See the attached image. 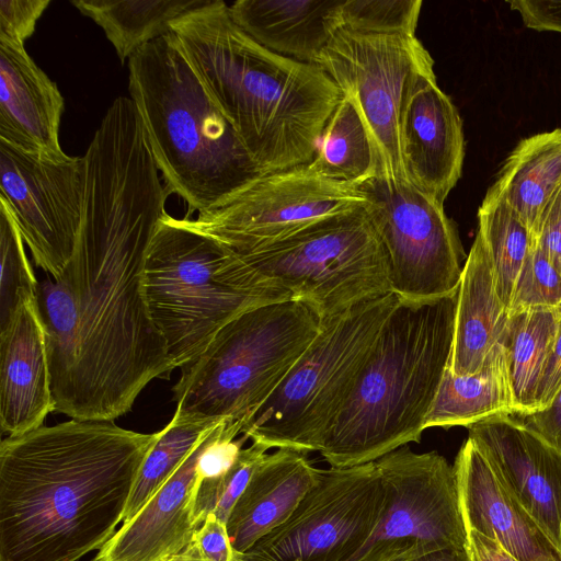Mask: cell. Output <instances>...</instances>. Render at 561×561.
Segmentation results:
<instances>
[{
	"instance_id": "8",
	"label": "cell",
	"mask_w": 561,
	"mask_h": 561,
	"mask_svg": "<svg viewBox=\"0 0 561 561\" xmlns=\"http://www.w3.org/2000/svg\"><path fill=\"white\" fill-rule=\"evenodd\" d=\"M227 249L167 214L152 237L144 267V297L173 368L193 362L238 316L284 301L241 289L217 271Z\"/></svg>"
},
{
	"instance_id": "20",
	"label": "cell",
	"mask_w": 561,
	"mask_h": 561,
	"mask_svg": "<svg viewBox=\"0 0 561 561\" xmlns=\"http://www.w3.org/2000/svg\"><path fill=\"white\" fill-rule=\"evenodd\" d=\"M55 412L44 329L36 297H24L0 328V426L16 436Z\"/></svg>"
},
{
	"instance_id": "3",
	"label": "cell",
	"mask_w": 561,
	"mask_h": 561,
	"mask_svg": "<svg viewBox=\"0 0 561 561\" xmlns=\"http://www.w3.org/2000/svg\"><path fill=\"white\" fill-rule=\"evenodd\" d=\"M184 56L262 174L308 164L342 99L317 65L278 55L250 37L221 0L171 22Z\"/></svg>"
},
{
	"instance_id": "7",
	"label": "cell",
	"mask_w": 561,
	"mask_h": 561,
	"mask_svg": "<svg viewBox=\"0 0 561 561\" xmlns=\"http://www.w3.org/2000/svg\"><path fill=\"white\" fill-rule=\"evenodd\" d=\"M399 299L389 293L320 319L313 341L241 435L270 449L320 451Z\"/></svg>"
},
{
	"instance_id": "28",
	"label": "cell",
	"mask_w": 561,
	"mask_h": 561,
	"mask_svg": "<svg viewBox=\"0 0 561 561\" xmlns=\"http://www.w3.org/2000/svg\"><path fill=\"white\" fill-rule=\"evenodd\" d=\"M561 308H538L510 316L503 341L516 414L535 412L536 390L557 339Z\"/></svg>"
},
{
	"instance_id": "11",
	"label": "cell",
	"mask_w": 561,
	"mask_h": 561,
	"mask_svg": "<svg viewBox=\"0 0 561 561\" xmlns=\"http://www.w3.org/2000/svg\"><path fill=\"white\" fill-rule=\"evenodd\" d=\"M387 501L376 461L320 469L289 517L233 561H346L371 536Z\"/></svg>"
},
{
	"instance_id": "42",
	"label": "cell",
	"mask_w": 561,
	"mask_h": 561,
	"mask_svg": "<svg viewBox=\"0 0 561 561\" xmlns=\"http://www.w3.org/2000/svg\"><path fill=\"white\" fill-rule=\"evenodd\" d=\"M466 549L469 561H519L497 542L474 530L467 531Z\"/></svg>"
},
{
	"instance_id": "22",
	"label": "cell",
	"mask_w": 561,
	"mask_h": 561,
	"mask_svg": "<svg viewBox=\"0 0 561 561\" xmlns=\"http://www.w3.org/2000/svg\"><path fill=\"white\" fill-rule=\"evenodd\" d=\"M307 454L277 448L266 454L226 523L233 553H242L285 522L319 481Z\"/></svg>"
},
{
	"instance_id": "2",
	"label": "cell",
	"mask_w": 561,
	"mask_h": 561,
	"mask_svg": "<svg viewBox=\"0 0 561 561\" xmlns=\"http://www.w3.org/2000/svg\"><path fill=\"white\" fill-rule=\"evenodd\" d=\"M158 433L76 420L0 444V561H77L116 533Z\"/></svg>"
},
{
	"instance_id": "9",
	"label": "cell",
	"mask_w": 561,
	"mask_h": 561,
	"mask_svg": "<svg viewBox=\"0 0 561 561\" xmlns=\"http://www.w3.org/2000/svg\"><path fill=\"white\" fill-rule=\"evenodd\" d=\"M323 219L233 255L324 319L391 291L387 259L367 208Z\"/></svg>"
},
{
	"instance_id": "36",
	"label": "cell",
	"mask_w": 561,
	"mask_h": 561,
	"mask_svg": "<svg viewBox=\"0 0 561 561\" xmlns=\"http://www.w3.org/2000/svg\"><path fill=\"white\" fill-rule=\"evenodd\" d=\"M49 3V0H1L0 43L24 46Z\"/></svg>"
},
{
	"instance_id": "33",
	"label": "cell",
	"mask_w": 561,
	"mask_h": 561,
	"mask_svg": "<svg viewBox=\"0 0 561 561\" xmlns=\"http://www.w3.org/2000/svg\"><path fill=\"white\" fill-rule=\"evenodd\" d=\"M270 448L252 442L242 448L234 463L225 473L199 481L193 507L195 524L201 527L209 514L227 523L231 510Z\"/></svg>"
},
{
	"instance_id": "26",
	"label": "cell",
	"mask_w": 561,
	"mask_h": 561,
	"mask_svg": "<svg viewBox=\"0 0 561 561\" xmlns=\"http://www.w3.org/2000/svg\"><path fill=\"white\" fill-rule=\"evenodd\" d=\"M516 414L505 347L497 344L476 374L458 376L446 369L425 427H469Z\"/></svg>"
},
{
	"instance_id": "25",
	"label": "cell",
	"mask_w": 561,
	"mask_h": 561,
	"mask_svg": "<svg viewBox=\"0 0 561 561\" xmlns=\"http://www.w3.org/2000/svg\"><path fill=\"white\" fill-rule=\"evenodd\" d=\"M561 190V128L522 139L486 194L505 201L535 239Z\"/></svg>"
},
{
	"instance_id": "5",
	"label": "cell",
	"mask_w": 561,
	"mask_h": 561,
	"mask_svg": "<svg viewBox=\"0 0 561 561\" xmlns=\"http://www.w3.org/2000/svg\"><path fill=\"white\" fill-rule=\"evenodd\" d=\"M128 90L169 193L209 213L262 175L209 98L173 33L128 60Z\"/></svg>"
},
{
	"instance_id": "47",
	"label": "cell",
	"mask_w": 561,
	"mask_h": 561,
	"mask_svg": "<svg viewBox=\"0 0 561 561\" xmlns=\"http://www.w3.org/2000/svg\"><path fill=\"white\" fill-rule=\"evenodd\" d=\"M559 308H561V305H560V307H559Z\"/></svg>"
},
{
	"instance_id": "15",
	"label": "cell",
	"mask_w": 561,
	"mask_h": 561,
	"mask_svg": "<svg viewBox=\"0 0 561 561\" xmlns=\"http://www.w3.org/2000/svg\"><path fill=\"white\" fill-rule=\"evenodd\" d=\"M0 197L35 264L58 277L73 255L81 227L83 157L45 159L0 140Z\"/></svg>"
},
{
	"instance_id": "30",
	"label": "cell",
	"mask_w": 561,
	"mask_h": 561,
	"mask_svg": "<svg viewBox=\"0 0 561 561\" xmlns=\"http://www.w3.org/2000/svg\"><path fill=\"white\" fill-rule=\"evenodd\" d=\"M477 231L491 256L496 290L508 311L516 282L535 238L505 201L488 195L478 209Z\"/></svg>"
},
{
	"instance_id": "35",
	"label": "cell",
	"mask_w": 561,
	"mask_h": 561,
	"mask_svg": "<svg viewBox=\"0 0 561 561\" xmlns=\"http://www.w3.org/2000/svg\"><path fill=\"white\" fill-rule=\"evenodd\" d=\"M561 305V273L535 239L515 285L508 314Z\"/></svg>"
},
{
	"instance_id": "14",
	"label": "cell",
	"mask_w": 561,
	"mask_h": 561,
	"mask_svg": "<svg viewBox=\"0 0 561 561\" xmlns=\"http://www.w3.org/2000/svg\"><path fill=\"white\" fill-rule=\"evenodd\" d=\"M376 463L387 484V505L371 536L346 561H389L420 546L430 551L466 547L456 473L444 456L405 445Z\"/></svg>"
},
{
	"instance_id": "17",
	"label": "cell",
	"mask_w": 561,
	"mask_h": 561,
	"mask_svg": "<svg viewBox=\"0 0 561 561\" xmlns=\"http://www.w3.org/2000/svg\"><path fill=\"white\" fill-rule=\"evenodd\" d=\"M401 154L409 182L444 204L461 176L462 121L435 72L417 76L401 114Z\"/></svg>"
},
{
	"instance_id": "23",
	"label": "cell",
	"mask_w": 561,
	"mask_h": 561,
	"mask_svg": "<svg viewBox=\"0 0 561 561\" xmlns=\"http://www.w3.org/2000/svg\"><path fill=\"white\" fill-rule=\"evenodd\" d=\"M344 0H238L234 23L263 47L313 64L341 27Z\"/></svg>"
},
{
	"instance_id": "44",
	"label": "cell",
	"mask_w": 561,
	"mask_h": 561,
	"mask_svg": "<svg viewBox=\"0 0 561 561\" xmlns=\"http://www.w3.org/2000/svg\"><path fill=\"white\" fill-rule=\"evenodd\" d=\"M165 561H206L199 553V550L192 539V541L181 552L170 557Z\"/></svg>"
},
{
	"instance_id": "34",
	"label": "cell",
	"mask_w": 561,
	"mask_h": 561,
	"mask_svg": "<svg viewBox=\"0 0 561 561\" xmlns=\"http://www.w3.org/2000/svg\"><path fill=\"white\" fill-rule=\"evenodd\" d=\"M421 0H344L341 26L378 34L415 35Z\"/></svg>"
},
{
	"instance_id": "27",
	"label": "cell",
	"mask_w": 561,
	"mask_h": 561,
	"mask_svg": "<svg viewBox=\"0 0 561 561\" xmlns=\"http://www.w3.org/2000/svg\"><path fill=\"white\" fill-rule=\"evenodd\" d=\"M207 0H72L71 4L94 21L125 62L148 43L165 36L171 22Z\"/></svg>"
},
{
	"instance_id": "37",
	"label": "cell",
	"mask_w": 561,
	"mask_h": 561,
	"mask_svg": "<svg viewBox=\"0 0 561 561\" xmlns=\"http://www.w3.org/2000/svg\"><path fill=\"white\" fill-rule=\"evenodd\" d=\"M201 556L206 561H233V550L227 526L209 514L193 536Z\"/></svg>"
},
{
	"instance_id": "19",
	"label": "cell",
	"mask_w": 561,
	"mask_h": 561,
	"mask_svg": "<svg viewBox=\"0 0 561 561\" xmlns=\"http://www.w3.org/2000/svg\"><path fill=\"white\" fill-rule=\"evenodd\" d=\"M221 420L146 505L99 550L91 561H165L181 552L199 528L193 516L202 453L219 432Z\"/></svg>"
},
{
	"instance_id": "13",
	"label": "cell",
	"mask_w": 561,
	"mask_h": 561,
	"mask_svg": "<svg viewBox=\"0 0 561 561\" xmlns=\"http://www.w3.org/2000/svg\"><path fill=\"white\" fill-rule=\"evenodd\" d=\"M368 203L360 185L323 178L304 164L262 174L222 206L181 221L243 253Z\"/></svg>"
},
{
	"instance_id": "40",
	"label": "cell",
	"mask_w": 561,
	"mask_h": 561,
	"mask_svg": "<svg viewBox=\"0 0 561 561\" xmlns=\"http://www.w3.org/2000/svg\"><path fill=\"white\" fill-rule=\"evenodd\" d=\"M527 423L561 449V387L551 404L526 416Z\"/></svg>"
},
{
	"instance_id": "38",
	"label": "cell",
	"mask_w": 561,
	"mask_h": 561,
	"mask_svg": "<svg viewBox=\"0 0 561 561\" xmlns=\"http://www.w3.org/2000/svg\"><path fill=\"white\" fill-rule=\"evenodd\" d=\"M507 3L519 13L526 27L561 33V0H514Z\"/></svg>"
},
{
	"instance_id": "41",
	"label": "cell",
	"mask_w": 561,
	"mask_h": 561,
	"mask_svg": "<svg viewBox=\"0 0 561 561\" xmlns=\"http://www.w3.org/2000/svg\"><path fill=\"white\" fill-rule=\"evenodd\" d=\"M542 251L561 273V209L550 211L536 239Z\"/></svg>"
},
{
	"instance_id": "6",
	"label": "cell",
	"mask_w": 561,
	"mask_h": 561,
	"mask_svg": "<svg viewBox=\"0 0 561 561\" xmlns=\"http://www.w3.org/2000/svg\"><path fill=\"white\" fill-rule=\"evenodd\" d=\"M319 324V317L296 300L238 316L181 368L173 387L174 414L197 421L228 419L244 426L308 348Z\"/></svg>"
},
{
	"instance_id": "31",
	"label": "cell",
	"mask_w": 561,
	"mask_h": 561,
	"mask_svg": "<svg viewBox=\"0 0 561 561\" xmlns=\"http://www.w3.org/2000/svg\"><path fill=\"white\" fill-rule=\"evenodd\" d=\"M220 421H197L173 415L170 423L158 432V438L141 465L123 524L129 522L146 505L202 438Z\"/></svg>"
},
{
	"instance_id": "45",
	"label": "cell",
	"mask_w": 561,
	"mask_h": 561,
	"mask_svg": "<svg viewBox=\"0 0 561 561\" xmlns=\"http://www.w3.org/2000/svg\"><path fill=\"white\" fill-rule=\"evenodd\" d=\"M427 552H431V551L428 549L420 546V547H417L413 550H410V551H408L392 560H389V561H407L408 559L413 558L417 554L427 553Z\"/></svg>"
},
{
	"instance_id": "43",
	"label": "cell",
	"mask_w": 561,
	"mask_h": 561,
	"mask_svg": "<svg viewBox=\"0 0 561 561\" xmlns=\"http://www.w3.org/2000/svg\"><path fill=\"white\" fill-rule=\"evenodd\" d=\"M407 561H469L466 547L445 548L417 554Z\"/></svg>"
},
{
	"instance_id": "10",
	"label": "cell",
	"mask_w": 561,
	"mask_h": 561,
	"mask_svg": "<svg viewBox=\"0 0 561 561\" xmlns=\"http://www.w3.org/2000/svg\"><path fill=\"white\" fill-rule=\"evenodd\" d=\"M358 108L374 142L378 175L409 182L401 154L400 123L407 94L434 60L416 35L339 27L313 61Z\"/></svg>"
},
{
	"instance_id": "24",
	"label": "cell",
	"mask_w": 561,
	"mask_h": 561,
	"mask_svg": "<svg viewBox=\"0 0 561 561\" xmlns=\"http://www.w3.org/2000/svg\"><path fill=\"white\" fill-rule=\"evenodd\" d=\"M508 319L491 256L477 231L458 287L449 370L458 376L478 373L493 347L503 343Z\"/></svg>"
},
{
	"instance_id": "21",
	"label": "cell",
	"mask_w": 561,
	"mask_h": 561,
	"mask_svg": "<svg viewBox=\"0 0 561 561\" xmlns=\"http://www.w3.org/2000/svg\"><path fill=\"white\" fill-rule=\"evenodd\" d=\"M64 98L24 46L0 43V140L51 160H66L59 142Z\"/></svg>"
},
{
	"instance_id": "1",
	"label": "cell",
	"mask_w": 561,
	"mask_h": 561,
	"mask_svg": "<svg viewBox=\"0 0 561 561\" xmlns=\"http://www.w3.org/2000/svg\"><path fill=\"white\" fill-rule=\"evenodd\" d=\"M81 227L70 262L38 282L55 412L114 421L174 369L144 297L148 248L165 211L142 129L100 126L83 156Z\"/></svg>"
},
{
	"instance_id": "46",
	"label": "cell",
	"mask_w": 561,
	"mask_h": 561,
	"mask_svg": "<svg viewBox=\"0 0 561 561\" xmlns=\"http://www.w3.org/2000/svg\"><path fill=\"white\" fill-rule=\"evenodd\" d=\"M560 209H561V190H560V192H559V194H558L553 205L551 206L549 213L552 211V210H560Z\"/></svg>"
},
{
	"instance_id": "29",
	"label": "cell",
	"mask_w": 561,
	"mask_h": 561,
	"mask_svg": "<svg viewBox=\"0 0 561 561\" xmlns=\"http://www.w3.org/2000/svg\"><path fill=\"white\" fill-rule=\"evenodd\" d=\"M308 167L323 178L357 185L378 175V158L369 130L350 99L342 95Z\"/></svg>"
},
{
	"instance_id": "12",
	"label": "cell",
	"mask_w": 561,
	"mask_h": 561,
	"mask_svg": "<svg viewBox=\"0 0 561 561\" xmlns=\"http://www.w3.org/2000/svg\"><path fill=\"white\" fill-rule=\"evenodd\" d=\"M360 186L386 254L391 291L422 301L458 290L467 256L444 204L410 182L374 178Z\"/></svg>"
},
{
	"instance_id": "4",
	"label": "cell",
	"mask_w": 561,
	"mask_h": 561,
	"mask_svg": "<svg viewBox=\"0 0 561 561\" xmlns=\"http://www.w3.org/2000/svg\"><path fill=\"white\" fill-rule=\"evenodd\" d=\"M458 290L399 299L320 454L335 468L373 462L420 443L453 351Z\"/></svg>"
},
{
	"instance_id": "18",
	"label": "cell",
	"mask_w": 561,
	"mask_h": 561,
	"mask_svg": "<svg viewBox=\"0 0 561 561\" xmlns=\"http://www.w3.org/2000/svg\"><path fill=\"white\" fill-rule=\"evenodd\" d=\"M453 466L467 531L494 540L519 561H561V550L506 491L470 438Z\"/></svg>"
},
{
	"instance_id": "39",
	"label": "cell",
	"mask_w": 561,
	"mask_h": 561,
	"mask_svg": "<svg viewBox=\"0 0 561 561\" xmlns=\"http://www.w3.org/2000/svg\"><path fill=\"white\" fill-rule=\"evenodd\" d=\"M561 387V323L551 353L542 370L536 394L535 412L546 410ZM534 412V413H535Z\"/></svg>"
},
{
	"instance_id": "32",
	"label": "cell",
	"mask_w": 561,
	"mask_h": 561,
	"mask_svg": "<svg viewBox=\"0 0 561 561\" xmlns=\"http://www.w3.org/2000/svg\"><path fill=\"white\" fill-rule=\"evenodd\" d=\"M0 328L24 297H36L38 282L26 257L24 240L5 201L0 197Z\"/></svg>"
},
{
	"instance_id": "16",
	"label": "cell",
	"mask_w": 561,
	"mask_h": 561,
	"mask_svg": "<svg viewBox=\"0 0 561 561\" xmlns=\"http://www.w3.org/2000/svg\"><path fill=\"white\" fill-rule=\"evenodd\" d=\"M506 491L561 550V449L511 415L468 427Z\"/></svg>"
}]
</instances>
